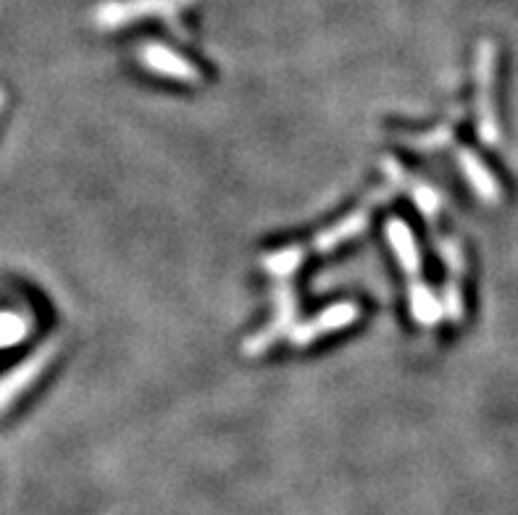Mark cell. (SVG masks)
Instances as JSON below:
<instances>
[{
	"label": "cell",
	"instance_id": "8",
	"mask_svg": "<svg viewBox=\"0 0 518 515\" xmlns=\"http://www.w3.org/2000/svg\"><path fill=\"white\" fill-rule=\"evenodd\" d=\"M411 192H413V200H416V205H419L426 216H434V213H437V208H440V203H442L440 192H434L432 187L424 182L413 184Z\"/></svg>",
	"mask_w": 518,
	"mask_h": 515
},
{
	"label": "cell",
	"instance_id": "6",
	"mask_svg": "<svg viewBox=\"0 0 518 515\" xmlns=\"http://www.w3.org/2000/svg\"><path fill=\"white\" fill-rule=\"evenodd\" d=\"M461 163L463 169H466V177H469V182L474 184L476 190H479V195H484L487 200H492V192H495V184H492L490 174H487V169L484 166H479V161H476L474 156H471L469 150H463L461 156Z\"/></svg>",
	"mask_w": 518,
	"mask_h": 515
},
{
	"label": "cell",
	"instance_id": "7",
	"mask_svg": "<svg viewBox=\"0 0 518 515\" xmlns=\"http://www.w3.org/2000/svg\"><path fill=\"white\" fill-rule=\"evenodd\" d=\"M300 250L298 247H295V250H282V253H277V255H269V258H266V269L271 271V274H277V276H287V274H292V271L298 269V263H300Z\"/></svg>",
	"mask_w": 518,
	"mask_h": 515
},
{
	"label": "cell",
	"instance_id": "1",
	"mask_svg": "<svg viewBox=\"0 0 518 515\" xmlns=\"http://www.w3.org/2000/svg\"><path fill=\"white\" fill-rule=\"evenodd\" d=\"M353 318H358V305L353 303L334 305V308H327V311L321 313L316 321L300 326L298 332H295V342H298V345H308V342H313V339H319L321 334L337 332V329H342V326L353 324Z\"/></svg>",
	"mask_w": 518,
	"mask_h": 515
},
{
	"label": "cell",
	"instance_id": "5",
	"mask_svg": "<svg viewBox=\"0 0 518 515\" xmlns=\"http://www.w3.org/2000/svg\"><path fill=\"white\" fill-rule=\"evenodd\" d=\"M411 308L413 316L426 326L437 324V318H440V303L434 300V295L426 290L424 284H411Z\"/></svg>",
	"mask_w": 518,
	"mask_h": 515
},
{
	"label": "cell",
	"instance_id": "2",
	"mask_svg": "<svg viewBox=\"0 0 518 515\" xmlns=\"http://www.w3.org/2000/svg\"><path fill=\"white\" fill-rule=\"evenodd\" d=\"M140 58L150 69L156 71V74H164V77L182 79V82H195V79H198V71L192 69L187 61L174 56L171 50L161 48V45H148V48L140 53Z\"/></svg>",
	"mask_w": 518,
	"mask_h": 515
},
{
	"label": "cell",
	"instance_id": "4",
	"mask_svg": "<svg viewBox=\"0 0 518 515\" xmlns=\"http://www.w3.org/2000/svg\"><path fill=\"white\" fill-rule=\"evenodd\" d=\"M366 221H369V216H366L363 211L350 213L348 219L342 221V224H337L334 229H329V232L321 234V240L316 242V247H319V250H332V247H337L340 242L350 240V237H355L358 232H363Z\"/></svg>",
	"mask_w": 518,
	"mask_h": 515
},
{
	"label": "cell",
	"instance_id": "3",
	"mask_svg": "<svg viewBox=\"0 0 518 515\" xmlns=\"http://www.w3.org/2000/svg\"><path fill=\"white\" fill-rule=\"evenodd\" d=\"M387 240H390V245L395 247V253H398V258H400V266H403L408 274L413 276L416 271H421L419 250H416L413 234L405 221H400V219L387 221Z\"/></svg>",
	"mask_w": 518,
	"mask_h": 515
}]
</instances>
